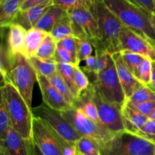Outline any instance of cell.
Returning a JSON list of instances; mask_svg holds the SVG:
<instances>
[{"mask_svg":"<svg viewBox=\"0 0 155 155\" xmlns=\"http://www.w3.org/2000/svg\"><path fill=\"white\" fill-rule=\"evenodd\" d=\"M92 12L96 18L99 30V41L93 46L95 53L113 55L121 52L120 37L124 24L102 0H95Z\"/></svg>","mask_w":155,"mask_h":155,"instance_id":"6da1fadb","label":"cell"},{"mask_svg":"<svg viewBox=\"0 0 155 155\" xmlns=\"http://www.w3.org/2000/svg\"><path fill=\"white\" fill-rule=\"evenodd\" d=\"M102 1L124 26L149 40L155 46V30L151 24V13L130 0Z\"/></svg>","mask_w":155,"mask_h":155,"instance_id":"7a4b0ae2","label":"cell"},{"mask_svg":"<svg viewBox=\"0 0 155 155\" xmlns=\"http://www.w3.org/2000/svg\"><path fill=\"white\" fill-rule=\"evenodd\" d=\"M1 95L4 98L12 128L26 140H32L33 113L22 96L12 83L3 82Z\"/></svg>","mask_w":155,"mask_h":155,"instance_id":"3957f363","label":"cell"},{"mask_svg":"<svg viewBox=\"0 0 155 155\" xmlns=\"http://www.w3.org/2000/svg\"><path fill=\"white\" fill-rule=\"evenodd\" d=\"M101 155H155V144L125 131L101 145Z\"/></svg>","mask_w":155,"mask_h":155,"instance_id":"277c9868","label":"cell"},{"mask_svg":"<svg viewBox=\"0 0 155 155\" xmlns=\"http://www.w3.org/2000/svg\"><path fill=\"white\" fill-rule=\"evenodd\" d=\"M21 94L27 105L32 108L34 84L37 81V74L28 58L23 54L12 56V63L8 79Z\"/></svg>","mask_w":155,"mask_h":155,"instance_id":"5b68a950","label":"cell"},{"mask_svg":"<svg viewBox=\"0 0 155 155\" xmlns=\"http://www.w3.org/2000/svg\"><path fill=\"white\" fill-rule=\"evenodd\" d=\"M91 84L95 91L110 103L122 107L127 101L114 59L108 68L92 79Z\"/></svg>","mask_w":155,"mask_h":155,"instance_id":"8992f818","label":"cell"},{"mask_svg":"<svg viewBox=\"0 0 155 155\" xmlns=\"http://www.w3.org/2000/svg\"><path fill=\"white\" fill-rule=\"evenodd\" d=\"M62 115L82 136H87L97 140L101 146L114 137V134L106 129L98 122H94L86 116L80 109L71 107L62 111Z\"/></svg>","mask_w":155,"mask_h":155,"instance_id":"52a82bcc","label":"cell"},{"mask_svg":"<svg viewBox=\"0 0 155 155\" xmlns=\"http://www.w3.org/2000/svg\"><path fill=\"white\" fill-rule=\"evenodd\" d=\"M33 113L35 116L40 119L53 132L67 141L76 143L82 137L65 119L61 111L52 109L44 103L33 108Z\"/></svg>","mask_w":155,"mask_h":155,"instance_id":"ba28073f","label":"cell"},{"mask_svg":"<svg viewBox=\"0 0 155 155\" xmlns=\"http://www.w3.org/2000/svg\"><path fill=\"white\" fill-rule=\"evenodd\" d=\"M72 22L74 36L78 39L88 40L95 45L99 41V30L97 20L92 10L77 8L68 11Z\"/></svg>","mask_w":155,"mask_h":155,"instance_id":"9c48e42d","label":"cell"},{"mask_svg":"<svg viewBox=\"0 0 155 155\" xmlns=\"http://www.w3.org/2000/svg\"><path fill=\"white\" fill-rule=\"evenodd\" d=\"M92 97L98 109V122L112 133L117 134L125 132L121 115V107L106 100L92 86Z\"/></svg>","mask_w":155,"mask_h":155,"instance_id":"30bf717a","label":"cell"},{"mask_svg":"<svg viewBox=\"0 0 155 155\" xmlns=\"http://www.w3.org/2000/svg\"><path fill=\"white\" fill-rule=\"evenodd\" d=\"M32 140L43 155H62L55 133L35 115L33 120Z\"/></svg>","mask_w":155,"mask_h":155,"instance_id":"8fae6325","label":"cell"},{"mask_svg":"<svg viewBox=\"0 0 155 155\" xmlns=\"http://www.w3.org/2000/svg\"><path fill=\"white\" fill-rule=\"evenodd\" d=\"M120 40L121 51L133 52L155 62V46L147 38L124 25Z\"/></svg>","mask_w":155,"mask_h":155,"instance_id":"7c38bea8","label":"cell"},{"mask_svg":"<svg viewBox=\"0 0 155 155\" xmlns=\"http://www.w3.org/2000/svg\"><path fill=\"white\" fill-rule=\"evenodd\" d=\"M37 83L42 94L43 103L47 106L61 112L73 107L58 92L48 78L37 74Z\"/></svg>","mask_w":155,"mask_h":155,"instance_id":"4fadbf2b","label":"cell"},{"mask_svg":"<svg viewBox=\"0 0 155 155\" xmlns=\"http://www.w3.org/2000/svg\"><path fill=\"white\" fill-rule=\"evenodd\" d=\"M30 141L11 126L0 138V149L8 155H30Z\"/></svg>","mask_w":155,"mask_h":155,"instance_id":"5bb4252c","label":"cell"},{"mask_svg":"<svg viewBox=\"0 0 155 155\" xmlns=\"http://www.w3.org/2000/svg\"><path fill=\"white\" fill-rule=\"evenodd\" d=\"M114 62L117 68L118 77L124 89L126 98L129 99L132 94L140 88L142 84L136 78L135 74L128 68L123 59L120 52L112 55Z\"/></svg>","mask_w":155,"mask_h":155,"instance_id":"9a60e30c","label":"cell"},{"mask_svg":"<svg viewBox=\"0 0 155 155\" xmlns=\"http://www.w3.org/2000/svg\"><path fill=\"white\" fill-rule=\"evenodd\" d=\"M53 5L52 0L39 5L33 6L27 10H21L17 15L14 23L21 25L29 30L35 27L44 14Z\"/></svg>","mask_w":155,"mask_h":155,"instance_id":"2e32d148","label":"cell"},{"mask_svg":"<svg viewBox=\"0 0 155 155\" xmlns=\"http://www.w3.org/2000/svg\"><path fill=\"white\" fill-rule=\"evenodd\" d=\"M121 115L125 131L135 135L149 119V117L129 105L127 101L121 107Z\"/></svg>","mask_w":155,"mask_h":155,"instance_id":"e0dca14e","label":"cell"},{"mask_svg":"<svg viewBox=\"0 0 155 155\" xmlns=\"http://www.w3.org/2000/svg\"><path fill=\"white\" fill-rule=\"evenodd\" d=\"M6 46L11 56L24 54L27 30L18 24H11L8 27Z\"/></svg>","mask_w":155,"mask_h":155,"instance_id":"ac0fdd59","label":"cell"},{"mask_svg":"<svg viewBox=\"0 0 155 155\" xmlns=\"http://www.w3.org/2000/svg\"><path fill=\"white\" fill-rule=\"evenodd\" d=\"M25 0H0V26L8 28L13 24Z\"/></svg>","mask_w":155,"mask_h":155,"instance_id":"d6986e66","label":"cell"},{"mask_svg":"<svg viewBox=\"0 0 155 155\" xmlns=\"http://www.w3.org/2000/svg\"><path fill=\"white\" fill-rule=\"evenodd\" d=\"M74 107L80 109L87 118L92 121L98 122V109L92 97V89L91 85L87 91L79 96L74 103Z\"/></svg>","mask_w":155,"mask_h":155,"instance_id":"ffe728a7","label":"cell"},{"mask_svg":"<svg viewBox=\"0 0 155 155\" xmlns=\"http://www.w3.org/2000/svg\"><path fill=\"white\" fill-rule=\"evenodd\" d=\"M67 11L59 6L53 5L41 18L35 27L50 33L56 23L67 13Z\"/></svg>","mask_w":155,"mask_h":155,"instance_id":"44dd1931","label":"cell"},{"mask_svg":"<svg viewBox=\"0 0 155 155\" xmlns=\"http://www.w3.org/2000/svg\"><path fill=\"white\" fill-rule=\"evenodd\" d=\"M48 34V33L46 32L42 31L36 27L27 30L24 56L28 59L36 56L38 49Z\"/></svg>","mask_w":155,"mask_h":155,"instance_id":"7402d4cb","label":"cell"},{"mask_svg":"<svg viewBox=\"0 0 155 155\" xmlns=\"http://www.w3.org/2000/svg\"><path fill=\"white\" fill-rule=\"evenodd\" d=\"M53 38L57 42H59L61 40L68 37V36L74 35L73 31L72 22H71V17H70L68 12H67L54 25V28L52 29L50 33Z\"/></svg>","mask_w":155,"mask_h":155,"instance_id":"603a6c76","label":"cell"},{"mask_svg":"<svg viewBox=\"0 0 155 155\" xmlns=\"http://www.w3.org/2000/svg\"><path fill=\"white\" fill-rule=\"evenodd\" d=\"M29 60L37 74L45 76L48 78L58 72L57 62L54 61L44 60L36 56L30 58Z\"/></svg>","mask_w":155,"mask_h":155,"instance_id":"cb8c5ba5","label":"cell"},{"mask_svg":"<svg viewBox=\"0 0 155 155\" xmlns=\"http://www.w3.org/2000/svg\"><path fill=\"white\" fill-rule=\"evenodd\" d=\"M77 151L83 155H101V144L97 140L82 136L76 142Z\"/></svg>","mask_w":155,"mask_h":155,"instance_id":"d4e9b609","label":"cell"},{"mask_svg":"<svg viewBox=\"0 0 155 155\" xmlns=\"http://www.w3.org/2000/svg\"><path fill=\"white\" fill-rule=\"evenodd\" d=\"M57 45V41L51 36L50 33H48L39 47L35 56L44 60L54 61Z\"/></svg>","mask_w":155,"mask_h":155,"instance_id":"484cf974","label":"cell"},{"mask_svg":"<svg viewBox=\"0 0 155 155\" xmlns=\"http://www.w3.org/2000/svg\"><path fill=\"white\" fill-rule=\"evenodd\" d=\"M74 64L65 63V62H58L57 63L58 72L61 76L67 85L69 87L71 92L77 100L78 98V94H77L75 82H74Z\"/></svg>","mask_w":155,"mask_h":155,"instance_id":"4316f807","label":"cell"},{"mask_svg":"<svg viewBox=\"0 0 155 155\" xmlns=\"http://www.w3.org/2000/svg\"><path fill=\"white\" fill-rule=\"evenodd\" d=\"M95 55L96 56V62H95V65L89 71H84L87 74L88 77L89 76L92 77V79L100 72L108 68L110 63L113 62V57L110 53H95Z\"/></svg>","mask_w":155,"mask_h":155,"instance_id":"83f0119b","label":"cell"},{"mask_svg":"<svg viewBox=\"0 0 155 155\" xmlns=\"http://www.w3.org/2000/svg\"><path fill=\"white\" fill-rule=\"evenodd\" d=\"M48 79H49L50 81L51 82V84L55 87L56 89L58 91V92L64 97V99L67 100V102H68L69 104H71L72 106H74L76 98L74 97L72 92H71L69 87L67 85V84L65 83V81H64V79L62 78L61 76L59 74V73H55L54 75H52Z\"/></svg>","mask_w":155,"mask_h":155,"instance_id":"f1b7e54d","label":"cell"},{"mask_svg":"<svg viewBox=\"0 0 155 155\" xmlns=\"http://www.w3.org/2000/svg\"><path fill=\"white\" fill-rule=\"evenodd\" d=\"M153 62L149 59L144 58L139 64L135 76L143 85L148 86L151 83V74H152Z\"/></svg>","mask_w":155,"mask_h":155,"instance_id":"f546056e","label":"cell"},{"mask_svg":"<svg viewBox=\"0 0 155 155\" xmlns=\"http://www.w3.org/2000/svg\"><path fill=\"white\" fill-rule=\"evenodd\" d=\"M74 78L79 97V96L89 89L91 82L87 74L78 65H74Z\"/></svg>","mask_w":155,"mask_h":155,"instance_id":"4dcf8cb0","label":"cell"},{"mask_svg":"<svg viewBox=\"0 0 155 155\" xmlns=\"http://www.w3.org/2000/svg\"><path fill=\"white\" fill-rule=\"evenodd\" d=\"M12 63V56L9 53L6 43L2 42L0 50V73L2 82L7 81Z\"/></svg>","mask_w":155,"mask_h":155,"instance_id":"1f68e13d","label":"cell"},{"mask_svg":"<svg viewBox=\"0 0 155 155\" xmlns=\"http://www.w3.org/2000/svg\"><path fill=\"white\" fill-rule=\"evenodd\" d=\"M52 2L53 5L68 12L77 8H85L92 10L95 0H52Z\"/></svg>","mask_w":155,"mask_h":155,"instance_id":"d6a6232c","label":"cell"},{"mask_svg":"<svg viewBox=\"0 0 155 155\" xmlns=\"http://www.w3.org/2000/svg\"><path fill=\"white\" fill-rule=\"evenodd\" d=\"M127 100L132 103H142L149 100H155V93L148 86L142 85Z\"/></svg>","mask_w":155,"mask_h":155,"instance_id":"836d02e7","label":"cell"},{"mask_svg":"<svg viewBox=\"0 0 155 155\" xmlns=\"http://www.w3.org/2000/svg\"><path fill=\"white\" fill-rule=\"evenodd\" d=\"M58 43H59L70 53L74 64L80 65L78 63V56H77V53H78V38L72 35V36H68V37L61 40Z\"/></svg>","mask_w":155,"mask_h":155,"instance_id":"e575fe53","label":"cell"},{"mask_svg":"<svg viewBox=\"0 0 155 155\" xmlns=\"http://www.w3.org/2000/svg\"><path fill=\"white\" fill-rule=\"evenodd\" d=\"M120 53L126 65L131 70L132 72L135 74L139 64L141 63L142 59L145 57L142 56L141 55L137 54V53L127 51V50H123L120 52Z\"/></svg>","mask_w":155,"mask_h":155,"instance_id":"d590c367","label":"cell"},{"mask_svg":"<svg viewBox=\"0 0 155 155\" xmlns=\"http://www.w3.org/2000/svg\"><path fill=\"white\" fill-rule=\"evenodd\" d=\"M12 126L9 117L8 112L6 107L5 102L4 98L1 95V102H0V138H2L3 135L6 132L9 127Z\"/></svg>","mask_w":155,"mask_h":155,"instance_id":"8d00e7d4","label":"cell"},{"mask_svg":"<svg viewBox=\"0 0 155 155\" xmlns=\"http://www.w3.org/2000/svg\"><path fill=\"white\" fill-rule=\"evenodd\" d=\"M94 50L93 45L88 40L78 39V63L85 61L89 56H92V51Z\"/></svg>","mask_w":155,"mask_h":155,"instance_id":"74e56055","label":"cell"},{"mask_svg":"<svg viewBox=\"0 0 155 155\" xmlns=\"http://www.w3.org/2000/svg\"><path fill=\"white\" fill-rule=\"evenodd\" d=\"M136 135L155 144V119L149 118Z\"/></svg>","mask_w":155,"mask_h":155,"instance_id":"f35d334b","label":"cell"},{"mask_svg":"<svg viewBox=\"0 0 155 155\" xmlns=\"http://www.w3.org/2000/svg\"><path fill=\"white\" fill-rule=\"evenodd\" d=\"M55 135L57 137L58 141L59 147H60L62 155H78L76 143L67 141L64 138L58 135L57 133H55Z\"/></svg>","mask_w":155,"mask_h":155,"instance_id":"ab89813d","label":"cell"},{"mask_svg":"<svg viewBox=\"0 0 155 155\" xmlns=\"http://www.w3.org/2000/svg\"><path fill=\"white\" fill-rule=\"evenodd\" d=\"M127 103L149 118L155 110V100H149L142 103H132L127 100Z\"/></svg>","mask_w":155,"mask_h":155,"instance_id":"60d3db41","label":"cell"},{"mask_svg":"<svg viewBox=\"0 0 155 155\" xmlns=\"http://www.w3.org/2000/svg\"><path fill=\"white\" fill-rule=\"evenodd\" d=\"M54 62H65V63L74 64L73 61L72 57L70 55V53L61 45L59 43H58L57 49H56L55 56H54ZM75 65V64H74Z\"/></svg>","mask_w":155,"mask_h":155,"instance_id":"b9f144b4","label":"cell"},{"mask_svg":"<svg viewBox=\"0 0 155 155\" xmlns=\"http://www.w3.org/2000/svg\"><path fill=\"white\" fill-rule=\"evenodd\" d=\"M132 2L150 13H155V4L153 0H130Z\"/></svg>","mask_w":155,"mask_h":155,"instance_id":"7bdbcfd3","label":"cell"},{"mask_svg":"<svg viewBox=\"0 0 155 155\" xmlns=\"http://www.w3.org/2000/svg\"><path fill=\"white\" fill-rule=\"evenodd\" d=\"M50 1H51V0H25L22 5L21 10H27V9H30L33 6L39 5L43 4V3L48 2Z\"/></svg>","mask_w":155,"mask_h":155,"instance_id":"ee69618b","label":"cell"},{"mask_svg":"<svg viewBox=\"0 0 155 155\" xmlns=\"http://www.w3.org/2000/svg\"><path fill=\"white\" fill-rule=\"evenodd\" d=\"M30 155H43L40 152V150L38 149L36 144L33 141V140L30 141Z\"/></svg>","mask_w":155,"mask_h":155,"instance_id":"f6af8a7d","label":"cell"},{"mask_svg":"<svg viewBox=\"0 0 155 155\" xmlns=\"http://www.w3.org/2000/svg\"><path fill=\"white\" fill-rule=\"evenodd\" d=\"M150 88L155 93V62H153L152 66V74H151V81L150 84L148 85Z\"/></svg>","mask_w":155,"mask_h":155,"instance_id":"bcb514c9","label":"cell"},{"mask_svg":"<svg viewBox=\"0 0 155 155\" xmlns=\"http://www.w3.org/2000/svg\"><path fill=\"white\" fill-rule=\"evenodd\" d=\"M151 24H152L153 27H154V30H155V13L151 14Z\"/></svg>","mask_w":155,"mask_h":155,"instance_id":"7dc6e473","label":"cell"},{"mask_svg":"<svg viewBox=\"0 0 155 155\" xmlns=\"http://www.w3.org/2000/svg\"><path fill=\"white\" fill-rule=\"evenodd\" d=\"M0 155H8V154L5 153V151H4L3 150L0 149Z\"/></svg>","mask_w":155,"mask_h":155,"instance_id":"c3c4849f","label":"cell"},{"mask_svg":"<svg viewBox=\"0 0 155 155\" xmlns=\"http://www.w3.org/2000/svg\"><path fill=\"white\" fill-rule=\"evenodd\" d=\"M151 119H155V110L153 112V113L151 114V117H150Z\"/></svg>","mask_w":155,"mask_h":155,"instance_id":"681fc988","label":"cell"},{"mask_svg":"<svg viewBox=\"0 0 155 155\" xmlns=\"http://www.w3.org/2000/svg\"><path fill=\"white\" fill-rule=\"evenodd\" d=\"M78 155H83V154H80V153H78Z\"/></svg>","mask_w":155,"mask_h":155,"instance_id":"f907efd6","label":"cell"},{"mask_svg":"<svg viewBox=\"0 0 155 155\" xmlns=\"http://www.w3.org/2000/svg\"><path fill=\"white\" fill-rule=\"evenodd\" d=\"M153 1H154V4H155V0H153Z\"/></svg>","mask_w":155,"mask_h":155,"instance_id":"816d5d0a","label":"cell"}]
</instances>
